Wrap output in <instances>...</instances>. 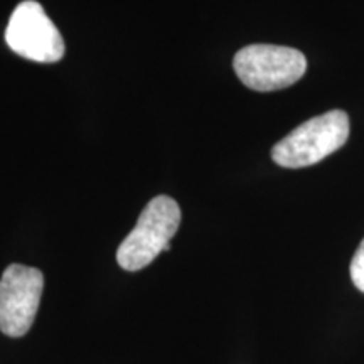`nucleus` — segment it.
Wrapping results in <instances>:
<instances>
[{"label": "nucleus", "mask_w": 364, "mask_h": 364, "mask_svg": "<svg viewBox=\"0 0 364 364\" xmlns=\"http://www.w3.org/2000/svg\"><path fill=\"white\" fill-rule=\"evenodd\" d=\"M44 289L43 272L12 263L0 279V331L9 338H22L33 327Z\"/></svg>", "instance_id": "39448f33"}, {"label": "nucleus", "mask_w": 364, "mask_h": 364, "mask_svg": "<svg viewBox=\"0 0 364 364\" xmlns=\"http://www.w3.org/2000/svg\"><path fill=\"white\" fill-rule=\"evenodd\" d=\"M349 139V117L331 110L304 122L272 149L273 162L285 169H300L324 161Z\"/></svg>", "instance_id": "f257e3e1"}, {"label": "nucleus", "mask_w": 364, "mask_h": 364, "mask_svg": "<svg viewBox=\"0 0 364 364\" xmlns=\"http://www.w3.org/2000/svg\"><path fill=\"white\" fill-rule=\"evenodd\" d=\"M6 43L14 53L36 63H58L66 53L61 33L36 0H26L12 12Z\"/></svg>", "instance_id": "20e7f679"}, {"label": "nucleus", "mask_w": 364, "mask_h": 364, "mask_svg": "<svg viewBox=\"0 0 364 364\" xmlns=\"http://www.w3.org/2000/svg\"><path fill=\"white\" fill-rule=\"evenodd\" d=\"M181 225V208L169 196L150 199L130 235L117 250V262L127 272H139L162 252L171 250V238Z\"/></svg>", "instance_id": "f03ea898"}, {"label": "nucleus", "mask_w": 364, "mask_h": 364, "mask_svg": "<svg viewBox=\"0 0 364 364\" xmlns=\"http://www.w3.org/2000/svg\"><path fill=\"white\" fill-rule=\"evenodd\" d=\"M233 68L241 83L255 91H277L292 86L307 71V59L287 46L252 44L235 54Z\"/></svg>", "instance_id": "7ed1b4c3"}, {"label": "nucleus", "mask_w": 364, "mask_h": 364, "mask_svg": "<svg viewBox=\"0 0 364 364\" xmlns=\"http://www.w3.org/2000/svg\"><path fill=\"white\" fill-rule=\"evenodd\" d=\"M351 279L354 285H356V289L364 294V240L359 245L356 253H354V258L351 262Z\"/></svg>", "instance_id": "423d86ee"}]
</instances>
